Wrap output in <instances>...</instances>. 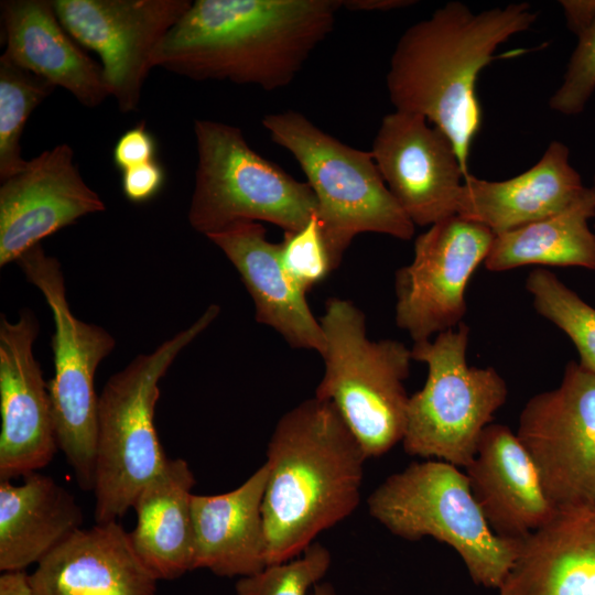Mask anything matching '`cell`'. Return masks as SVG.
<instances>
[{
	"mask_svg": "<svg viewBox=\"0 0 595 595\" xmlns=\"http://www.w3.org/2000/svg\"><path fill=\"white\" fill-rule=\"evenodd\" d=\"M340 8L342 0H196L162 41L155 67L277 90L333 31Z\"/></svg>",
	"mask_w": 595,
	"mask_h": 595,
	"instance_id": "1",
	"label": "cell"
},
{
	"mask_svg": "<svg viewBox=\"0 0 595 595\" xmlns=\"http://www.w3.org/2000/svg\"><path fill=\"white\" fill-rule=\"evenodd\" d=\"M537 18L527 2L474 12L450 1L409 26L396 44L386 76L394 110L419 113L444 132L466 174L483 119L478 75L499 45L529 30Z\"/></svg>",
	"mask_w": 595,
	"mask_h": 595,
	"instance_id": "2",
	"label": "cell"
},
{
	"mask_svg": "<svg viewBox=\"0 0 595 595\" xmlns=\"http://www.w3.org/2000/svg\"><path fill=\"white\" fill-rule=\"evenodd\" d=\"M366 459L329 401L314 396L280 418L264 462L267 565L299 556L355 511Z\"/></svg>",
	"mask_w": 595,
	"mask_h": 595,
	"instance_id": "3",
	"label": "cell"
},
{
	"mask_svg": "<svg viewBox=\"0 0 595 595\" xmlns=\"http://www.w3.org/2000/svg\"><path fill=\"white\" fill-rule=\"evenodd\" d=\"M209 305L187 328L150 354L137 356L106 382L98 401L95 463V521H118L141 489L164 467L167 457L160 444L154 411L159 382L181 350L219 315Z\"/></svg>",
	"mask_w": 595,
	"mask_h": 595,
	"instance_id": "4",
	"label": "cell"
},
{
	"mask_svg": "<svg viewBox=\"0 0 595 595\" xmlns=\"http://www.w3.org/2000/svg\"><path fill=\"white\" fill-rule=\"evenodd\" d=\"M320 323L325 367L315 397L334 404L366 458L379 457L404 435L411 349L396 339H370L365 313L346 299L329 298Z\"/></svg>",
	"mask_w": 595,
	"mask_h": 595,
	"instance_id": "5",
	"label": "cell"
},
{
	"mask_svg": "<svg viewBox=\"0 0 595 595\" xmlns=\"http://www.w3.org/2000/svg\"><path fill=\"white\" fill-rule=\"evenodd\" d=\"M261 123L307 178L334 270L359 234L413 237L415 226L389 192L370 151L343 143L295 110L266 115Z\"/></svg>",
	"mask_w": 595,
	"mask_h": 595,
	"instance_id": "6",
	"label": "cell"
},
{
	"mask_svg": "<svg viewBox=\"0 0 595 595\" xmlns=\"http://www.w3.org/2000/svg\"><path fill=\"white\" fill-rule=\"evenodd\" d=\"M367 504L392 534L410 541L431 537L452 547L477 585L499 589L517 560L521 540L491 531L466 474L447 462L410 464L387 477Z\"/></svg>",
	"mask_w": 595,
	"mask_h": 595,
	"instance_id": "7",
	"label": "cell"
},
{
	"mask_svg": "<svg viewBox=\"0 0 595 595\" xmlns=\"http://www.w3.org/2000/svg\"><path fill=\"white\" fill-rule=\"evenodd\" d=\"M194 134L197 164L187 217L196 231L207 237L238 221L293 231L316 213L310 185L251 149L238 127L196 119Z\"/></svg>",
	"mask_w": 595,
	"mask_h": 595,
	"instance_id": "8",
	"label": "cell"
},
{
	"mask_svg": "<svg viewBox=\"0 0 595 595\" xmlns=\"http://www.w3.org/2000/svg\"><path fill=\"white\" fill-rule=\"evenodd\" d=\"M468 340L469 328L462 322L411 348L413 360L428 366V377L409 399L401 441L409 455L466 468L485 428L506 402L508 388L500 374L467 364Z\"/></svg>",
	"mask_w": 595,
	"mask_h": 595,
	"instance_id": "9",
	"label": "cell"
},
{
	"mask_svg": "<svg viewBox=\"0 0 595 595\" xmlns=\"http://www.w3.org/2000/svg\"><path fill=\"white\" fill-rule=\"evenodd\" d=\"M17 263L43 294L55 325L54 376L47 382L56 442L78 486L93 491L97 450L98 401L95 374L115 347L105 328L78 320L71 311L61 263L41 244Z\"/></svg>",
	"mask_w": 595,
	"mask_h": 595,
	"instance_id": "10",
	"label": "cell"
},
{
	"mask_svg": "<svg viewBox=\"0 0 595 595\" xmlns=\"http://www.w3.org/2000/svg\"><path fill=\"white\" fill-rule=\"evenodd\" d=\"M517 437L556 511L595 506V374L574 360L560 385L531 397Z\"/></svg>",
	"mask_w": 595,
	"mask_h": 595,
	"instance_id": "11",
	"label": "cell"
},
{
	"mask_svg": "<svg viewBox=\"0 0 595 595\" xmlns=\"http://www.w3.org/2000/svg\"><path fill=\"white\" fill-rule=\"evenodd\" d=\"M493 239L489 228L458 215L416 237L412 261L394 275L396 324L414 343L463 322L468 281L485 261Z\"/></svg>",
	"mask_w": 595,
	"mask_h": 595,
	"instance_id": "12",
	"label": "cell"
},
{
	"mask_svg": "<svg viewBox=\"0 0 595 595\" xmlns=\"http://www.w3.org/2000/svg\"><path fill=\"white\" fill-rule=\"evenodd\" d=\"M73 39L95 51L104 78L122 112L138 110L142 87L170 30L190 0H53Z\"/></svg>",
	"mask_w": 595,
	"mask_h": 595,
	"instance_id": "13",
	"label": "cell"
},
{
	"mask_svg": "<svg viewBox=\"0 0 595 595\" xmlns=\"http://www.w3.org/2000/svg\"><path fill=\"white\" fill-rule=\"evenodd\" d=\"M370 153L389 192L414 226L457 215L466 174L452 141L421 115H386Z\"/></svg>",
	"mask_w": 595,
	"mask_h": 595,
	"instance_id": "14",
	"label": "cell"
},
{
	"mask_svg": "<svg viewBox=\"0 0 595 595\" xmlns=\"http://www.w3.org/2000/svg\"><path fill=\"white\" fill-rule=\"evenodd\" d=\"M39 322L0 320V480L45 467L58 448L47 383L33 355Z\"/></svg>",
	"mask_w": 595,
	"mask_h": 595,
	"instance_id": "15",
	"label": "cell"
},
{
	"mask_svg": "<svg viewBox=\"0 0 595 595\" xmlns=\"http://www.w3.org/2000/svg\"><path fill=\"white\" fill-rule=\"evenodd\" d=\"M105 204L82 177L66 144L28 161L0 186V267L17 260L41 240Z\"/></svg>",
	"mask_w": 595,
	"mask_h": 595,
	"instance_id": "16",
	"label": "cell"
},
{
	"mask_svg": "<svg viewBox=\"0 0 595 595\" xmlns=\"http://www.w3.org/2000/svg\"><path fill=\"white\" fill-rule=\"evenodd\" d=\"M156 583L118 521L78 529L29 574L33 595H155Z\"/></svg>",
	"mask_w": 595,
	"mask_h": 595,
	"instance_id": "17",
	"label": "cell"
},
{
	"mask_svg": "<svg viewBox=\"0 0 595 595\" xmlns=\"http://www.w3.org/2000/svg\"><path fill=\"white\" fill-rule=\"evenodd\" d=\"M472 495L491 531L522 540L556 513L528 452L508 426L485 428L466 467Z\"/></svg>",
	"mask_w": 595,
	"mask_h": 595,
	"instance_id": "18",
	"label": "cell"
},
{
	"mask_svg": "<svg viewBox=\"0 0 595 595\" xmlns=\"http://www.w3.org/2000/svg\"><path fill=\"white\" fill-rule=\"evenodd\" d=\"M257 221H238L207 238L228 258L255 304L258 323L279 333L295 349L325 353L326 340L301 291L280 261V244L267 239Z\"/></svg>",
	"mask_w": 595,
	"mask_h": 595,
	"instance_id": "19",
	"label": "cell"
},
{
	"mask_svg": "<svg viewBox=\"0 0 595 595\" xmlns=\"http://www.w3.org/2000/svg\"><path fill=\"white\" fill-rule=\"evenodd\" d=\"M586 188L570 163L569 148L552 141L533 166L515 177H465L457 215L501 234L563 212Z\"/></svg>",
	"mask_w": 595,
	"mask_h": 595,
	"instance_id": "20",
	"label": "cell"
},
{
	"mask_svg": "<svg viewBox=\"0 0 595 595\" xmlns=\"http://www.w3.org/2000/svg\"><path fill=\"white\" fill-rule=\"evenodd\" d=\"M1 20L3 55L14 64L66 89L83 106L97 107L110 96L101 65L65 30L52 1L4 0Z\"/></svg>",
	"mask_w": 595,
	"mask_h": 595,
	"instance_id": "21",
	"label": "cell"
},
{
	"mask_svg": "<svg viewBox=\"0 0 595 595\" xmlns=\"http://www.w3.org/2000/svg\"><path fill=\"white\" fill-rule=\"evenodd\" d=\"M268 479L264 463L237 488L218 495H193V570L247 577L267 566L262 502Z\"/></svg>",
	"mask_w": 595,
	"mask_h": 595,
	"instance_id": "22",
	"label": "cell"
},
{
	"mask_svg": "<svg viewBox=\"0 0 595 595\" xmlns=\"http://www.w3.org/2000/svg\"><path fill=\"white\" fill-rule=\"evenodd\" d=\"M511 595H595V506L556 511L521 540Z\"/></svg>",
	"mask_w": 595,
	"mask_h": 595,
	"instance_id": "23",
	"label": "cell"
},
{
	"mask_svg": "<svg viewBox=\"0 0 595 595\" xmlns=\"http://www.w3.org/2000/svg\"><path fill=\"white\" fill-rule=\"evenodd\" d=\"M76 498L51 476L0 480V571H24L83 528Z\"/></svg>",
	"mask_w": 595,
	"mask_h": 595,
	"instance_id": "24",
	"label": "cell"
},
{
	"mask_svg": "<svg viewBox=\"0 0 595 595\" xmlns=\"http://www.w3.org/2000/svg\"><path fill=\"white\" fill-rule=\"evenodd\" d=\"M194 474L183 458H169L162 470L139 493L130 532L132 545L147 569L159 580H175L193 571Z\"/></svg>",
	"mask_w": 595,
	"mask_h": 595,
	"instance_id": "25",
	"label": "cell"
},
{
	"mask_svg": "<svg viewBox=\"0 0 595 595\" xmlns=\"http://www.w3.org/2000/svg\"><path fill=\"white\" fill-rule=\"evenodd\" d=\"M594 216L595 193L587 187L563 212L494 235L485 267L493 272L529 264L595 270V232L588 226Z\"/></svg>",
	"mask_w": 595,
	"mask_h": 595,
	"instance_id": "26",
	"label": "cell"
},
{
	"mask_svg": "<svg viewBox=\"0 0 595 595\" xmlns=\"http://www.w3.org/2000/svg\"><path fill=\"white\" fill-rule=\"evenodd\" d=\"M55 89L48 80L0 56V181L22 171L21 138L33 110Z\"/></svg>",
	"mask_w": 595,
	"mask_h": 595,
	"instance_id": "27",
	"label": "cell"
},
{
	"mask_svg": "<svg viewBox=\"0 0 595 595\" xmlns=\"http://www.w3.org/2000/svg\"><path fill=\"white\" fill-rule=\"evenodd\" d=\"M526 289L536 311L570 337L577 349L580 364L595 374V309L554 273L542 268L528 274Z\"/></svg>",
	"mask_w": 595,
	"mask_h": 595,
	"instance_id": "28",
	"label": "cell"
},
{
	"mask_svg": "<svg viewBox=\"0 0 595 595\" xmlns=\"http://www.w3.org/2000/svg\"><path fill=\"white\" fill-rule=\"evenodd\" d=\"M331 553L321 543H312L300 558L267 565L259 573L241 577L237 595H306L326 574Z\"/></svg>",
	"mask_w": 595,
	"mask_h": 595,
	"instance_id": "29",
	"label": "cell"
},
{
	"mask_svg": "<svg viewBox=\"0 0 595 595\" xmlns=\"http://www.w3.org/2000/svg\"><path fill=\"white\" fill-rule=\"evenodd\" d=\"M280 261L289 279L304 293L334 271L316 213L300 229L284 231Z\"/></svg>",
	"mask_w": 595,
	"mask_h": 595,
	"instance_id": "30",
	"label": "cell"
},
{
	"mask_svg": "<svg viewBox=\"0 0 595 595\" xmlns=\"http://www.w3.org/2000/svg\"><path fill=\"white\" fill-rule=\"evenodd\" d=\"M577 39L563 80L549 99L550 108L565 116L583 112L595 91V22Z\"/></svg>",
	"mask_w": 595,
	"mask_h": 595,
	"instance_id": "31",
	"label": "cell"
},
{
	"mask_svg": "<svg viewBox=\"0 0 595 595\" xmlns=\"http://www.w3.org/2000/svg\"><path fill=\"white\" fill-rule=\"evenodd\" d=\"M156 143L148 130L145 122L141 121L121 134L115 144L112 159L121 172L155 160Z\"/></svg>",
	"mask_w": 595,
	"mask_h": 595,
	"instance_id": "32",
	"label": "cell"
},
{
	"mask_svg": "<svg viewBox=\"0 0 595 595\" xmlns=\"http://www.w3.org/2000/svg\"><path fill=\"white\" fill-rule=\"evenodd\" d=\"M165 183V171L156 160L122 172L121 187L126 198L141 204L154 198Z\"/></svg>",
	"mask_w": 595,
	"mask_h": 595,
	"instance_id": "33",
	"label": "cell"
},
{
	"mask_svg": "<svg viewBox=\"0 0 595 595\" xmlns=\"http://www.w3.org/2000/svg\"><path fill=\"white\" fill-rule=\"evenodd\" d=\"M559 3L567 29L576 36L595 22V0H561Z\"/></svg>",
	"mask_w": 595,
	"mask_h": 595,
	"instance_id": "34",
	"label": "cell"
},
{
	"mask_svg": "<svg viewBox=\"0 0 595 595\" xmlns=\"http://www.w3.org/2000/svg\"><path fill=\"white\" fill-rule=\"evenodd\" d=\"M413 0H342V8L351 11H390L410 7Z\"/></svg>",
	"mask_w": 595,
	"mask_h": 595,
	"instance_id": "35",
	"label": "cell"
},
{
	"mask_svg": "<svg viewBox=\"0 0 595 595\" xmlns=\"http://www.w3.org/2000/svg\"><path fill=\"white\" fill-rule=\"evenodd\" d=\"M0 595H33L25 571L2 572Z\"/></svg>",
	"mask_w": 595,
	"mask_h": 595,
	"instance_id": "36",
	"label": "cell"
},
{
	"mask_svg": "<svg viewBox=\"0 0 595 595\" xmlns=\"http://www.w3.org/2000/svg\"><path fill=\"white\" fill-rule=\"evenodd\" d=\"M313 589L312 595H335V589L329 583L320 582Z\"/></svg>",
	"mask_w": 595,
	"mask_h": 595,
	"instance_id": "37",
	"label": "cell"
},
{
	"mask_svg": "<svg viewBox=\"0 0 595 595\" xmlns=\"http://www.w3.org/2000/svg\"><path fill=\"white\" fill-rule=\"evenodd\" d=\"M499 595H511L505 586L499 588Z\"/></svg>",
	"mask_w": 595,
	"mask_h": 595,
	"instance_id": "38",
	"label": "cell"
},
{
	"mask_svg": "<svg viewBox=\"0 0 595 595\" xmlns=\"http://www.w3.org/2000/svg\"><path fill=\"white\" fill-rule=\"evenodd\" d=\"M593 192L595 193V175H594V178H593V185L591 186Z\"/></svg>",
	"mask_w": 595,
	"mask_h": 595,
	"instance_id": "39",
	"label": "cell"
}]
</instances>
